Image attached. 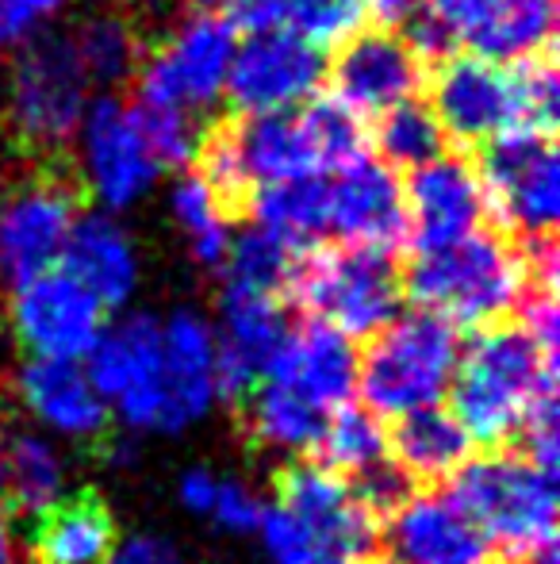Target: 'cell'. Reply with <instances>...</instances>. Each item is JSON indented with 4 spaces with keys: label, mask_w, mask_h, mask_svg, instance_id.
Returning <instances> with one entry per match:
<instances>
[{
    "label": "cell",
    "mask_w": 560,
    "mask_h": 564,
    "mask_svg": "<svg viewBox=\"0 0 560 564\" xmlns=\"http://www.w3.org/2000/svg\"><path fill=\"white\" fill-rule=\"evenodd\" d=\"M200 177L223 208L242 212L254 188L327 177L365 154V123L338 100H307L288 112L216 123L200 134Z\"/></svg>",
    "instance_id": "6da1fadb"
},
{
    "label": "cell",
    "mask_w": 560,
    "mask_h": 564,
    "mask_svg": "<svg viewBox=\"0 0 560 564\" xmlns=\"http://www.w3.org/2000/svg\"><path fill=\"white\" fill-rule=\"evenodd\" d=\"M449 415L484 453L515 449L546 408H557V354L526 330L523 319L480 327L457 354L449 377Z\"/></svg>",
    "instance_id": "7a4b0ae2"
},
{
    "label": "cell",
    "mask_w": 560,
    "mask_h": 564,
    "mask_svg": "<svg viewBox=\"0 0 560 564\" xmlns=\"http://www.w3.org/2000/svg\"><path fill=\"white\" fill-rule=\"evenodd\" d=\"M430 112L441 134L464 147L492 142L507 131L553 134L560 112L553 54L515 66L449 54L430 74Z\"/></svg>",
    "instance_id": "3957f363"
},
{
    "label": "cell",
    "mask_w": 560,
    "mask_h": 564,
    "mask_svg": "<svg viewBox=\"0 0 560 564\" xmlns=\"http://www.w3.org/2000/svg\"><path fill=\"white\" fill-rule=\"evenodd\" d=\"M399 281L419 312L441 315L453 327H487L523 307L530 269L526 253L507 238L495 230H472L449 246L415 253Z\"/></svg>",
    "instance_id": "277c9868"
},
{
    "label": "cell",
    "mask_w": 560,
    "mask_h": 564,
    "mask_svg": "<svg viewBox=\"0 0 560 564\" xmlns=\"http://www.w3.org/2000/svg\"><path fill=\"white\" fill-rule=\"evenodd\" d=\"M449 496L480 522L507 561L557 550V476L541 473L515 449L472 457L449 480Z\"/></svg>",
    "instance_id": "5b68a950"
},
{
    "label": "cell",
    "mask_w": 560,
    "mask_h": 564,
    "mask_svg": "<svg viewBox=\"0 0 560 564\" xmlns=\"http://www.w3.org/2000/svg\"><path fill=\"white\" fill-rule=\"evenodd\" d=\"M288 296L311 323L350 341H369L399 315L404 281L392 265V253L338 242L299 253Z\"/></svg>",
    "instance_id": "8992f818"
},
{
    "label": "cell",
    "mask_w": 560,
    "mask_h": 564,
    "mask_svg": "<svg viewBox=\"0 0 560 564\" xmlns=\"http://www.w3.org/2000/svg\"><path fill=\"white\" fill-rule=\"evenodd\" d=\"M407 43L426 58H469L530 62L553 54L557 39V0H426L411 15Z\"/></svg>",
    "instance_id": "52a82bcc"
},
{
    "label": "cell",
    "mask_w": 560,
    "mask_h": 564,
    "mask_svg": "<svg viewBox=\"0 0 560 564\" xmlns=\"http://www.w3.org/2000/svg\"><path fill=\"white\" fill-rule=\"evenodd\" d=\"M461 338L441 315L407 312L369 338L358 357V388L373 419H396L430 408L446 395L457 369Z\"/></svg>",
    "instance_id": "ba28073f"
},
{
    "label": "cell",
    "mask_w": 560,
    "mask_h": 564,
    "mask_svg": "<svg viewBox=\"0 0 560 564\" xmlns=\"http://www.w3.org/2000/svg\"><path fill=\"white\" fill-rule=\"evenodd\" d=\"M4 82V112L15 142L39 154H58L81 131L92 105V82L74 51L69 31L35 35L12 51Z\"/></svg>",
    "instance_id": "9c48e42d"
},
{
    "label": "cell",
    "mask_w": 560,
    "mask_h": 564,
    "mask_svg": "<svg viewBox=\"0 0 560 564\" xmlns=\"http://www.w3.org/2000/svg\"><path fill=\"white\" fill-rule=\"evenodd\" d=\"M234 23L193 12L139 62V105L196 116L223 100L234 62Z\"/></svg>",
    "instance_id": "30bf717a"
},
{
    "label": "cell",
    "mask_w": 560,
    "mask_h": 564,
    "mask_svg": "<svg viewBox=\"0 0 560 564\" xmlns=\"http://www.w3.org/2000/svg\"><path fill=\"white\" fill-rule=\"evenodd\" d=\"M74 142L81 147L85 185L108 216L135 208L139 200L154 193L157 177H162V162L142 131L135 105L112 97V93L97 97L85 112Z\"/></svg>",
    "instance_id": "8fae6325"
},
{
    "label": "cell",
    "mask_w": 560,
    "mask_h": 564,
    "mask_svg": "<svg viewBox=\"0 0 560 564\" xmlns=\"http://www.w3.org/2000/svg\"><path fill=\"white\" fill-rule=\"evenodd\" d=\"M273 507L288 514L334 564H376V522L345 484L319 473L311 460H281L270 476Z\"/></svg>",
    "instance_id": "7c38bea8"
},
{
    "label": "cell",
    "mask_w": 560,
    "mask_h": 564,
    "mask_svg": "<svg viewBox=\"0 0 560 564\" xmlns=\"http://www.w3.org/2000/svg\"><path fill=\"white\" fill-rule=\"evenodd\" d=\"M480 185L487 208L526 238L553 235L560 216V165L549 131H507L484 142Z\"/></svg>",
    "instance_id": "4fadbf2b"
},
{
    "label": "cell",
    "mask_w": 560,
    "mask_h": 564,
    "mask_svg": "<svg viewBox=\"0 0 560 564\" xmlns=\"http://www.w3.org/2000/svg\"><path fill=\"white\" fill-rule=\"evenodd\" d=\"M77 224V193L66 177L39 173L0 196V289H20L58 269Z\"/></svg>",
    "instance_id": "5bb4252c"
},
{
    "label": "cell",
    "mask_w": 560,
    "mask_h": 564,
    "mask_svg": "<svg viewBox=\"0 0 560 564\" xmlns=\"http://www.w3.org/2000/svg\"><path fill=\"white\" fill-rule=\"evenodd\" d=\"M381 564H518L480 530L449 491H415L388 519L376 522Z\"/></svg>",
    "instance_id": "9a60e30c"
},
{
    "label": "cell",
    "mask_w": 560,
    "mask_h": 564,
    "mask_svg": "<svg viewBox=\"0 0 560 564\" xmlns=\"http://www.w3.org/2000/svg\"><path fill=\"white\" fill-rule=\"evenodd\" d=\"M8 327L31 361H77L105 335L108 312L74 276L51 269L12 289Z\"/></svg>",
    "instance_id": "2e32d148"
},
{
    "label": "cell",
    "mask_w": 560,
    "mask_h": 564,
    "mask_svg": "<svg viewBox=\"0 0 560 564\" xmlns=\"http://www.w3.org/2000/svg\"><path fill=\"white\" fill-rule=\"evenodd\" d=\"M327 77V58L319 46L288 28L250 31L246 43L234 46L227 93L246 116L288 112L315 97Z\"/></svg>",
    "instance_id": "e0dca14e"
},
{
    "label": "cell",
    "mask_w": 560,
    "mask_h": 564,
    "mask_svg": "<svg viewBox=\"0 0 560 564\" xmlns=\"http://www.w3.org/2000/svg\"><path fill=\"white\" fill-rule=\"evenodd\" d=\"M327 235L345 246L392 253L407 238L404 181L381 158H353L327 173Z\"/></svg>",
    "instance_id": "ac0fdd59"
},
{
    "label": "cell",
    "mask_w": 560,
    "mask_h": 564,
    "mask_svg": "<svg viewBox=\"0 0 560 564\" xmlns=\"http://www.w3.org/2000/svg\"><path fill=\"white\" fill-rule=\"evenodd\" d=\"M330 82L338 105L358 116H381L404 100H415L426 82V62L399 31L361 28L342 43L330 66Z\"/></svg>",
    "instance_id": "d6986e66"
},
{
    "label": "cell",
    "mask_w": 560,
    "mask_h": 564,
    "mask_svg": "<svg viewBox=\"0 0 560 564\" xmlns=\"http://www.w3.org/2000/svg\"><path fill=\"white\" fill-rule=\"evenodd\" d=\"M216 335V392L239 403L273 365L284 338L292 335L288 304L281 296L223 289L219 292Z\"/></svg>",
    "instance_id": "ffe728a7"
},
{
    "label": "cell",
    "mask_w": 560,
    "mask_h": 564,
    "mask_svg": "<svg viewBox=\"0 0 560 564\" xmlns=\"http://www.w3.org/2000/svg\"><path fill=\"white\" fill-rule=\"evenodd\" d=\"M407 200V238L415 242V253L438 250L457 238L484 230L487 196L480 185V173L464 158L438 154L433 162L411 170V181L404 185Z\"/></svg>",
    "instance_id": "44dd1931"
},
{
    "label": "cell",
    "mask_w": 560,
    "mask_h": 564,
    "mask_svg": "<svg viewBox=\"0 0 560 564\" xmlns=\"http://www.w3.org/2000/svg\"><path fill=\"white\" fill-rule=\"evenodd\" d=\"M216 395V335L196 312L162 319V369H157L150 431H180L208 411Z\"/></svg>",
    "instance_id": "7402d4cb"
},
{
    "label": "cell",
    "mask_w": 560,
    "mask_h": 564,
    "mask_svg": "<svg viewBox=\"0 0 560 564\" xmlns=\"http://www.w3.org/2000/svg\"><path fill=\"white\" fill-rule=\"evenodd\" d=\"M120 522L97 488H77L39 507L23 527V564H112Z\"/></svg>",
    "instance_id": "603a6c76"
},
{
    "label": "cell",
    "mask_w": 560,
    "mask_h": 564,
    "mask_svg": "<svg viewBox=\"0 0 560 564\" xmlns=\"http://www.w3.org/2000/svg\"><path fill=\"white\" fill-rule=\"evenodd\" d=\"M20 400L46 426L77 438L92 457L105 460L116 446L108 400L92 388L77 361H28L20 369Z\"/></svg>",
    "instance_id": "cb8c5ba5"
},
{
    "label": "cell",
    "mask_w": 560,
    "mask_h": 564,
    "mask_svg": "<svg viewBox=\"0 0 560 564\" xmlns=\"http://www.w3.org/2000/svg\"><path fill=\"white\" fill-rule=\"evenodd\" d=\"M157 369H162V319L157 315H128L105 335L89 354V372L105 400H116L131 426L150 431V403H154Z\"/></svg>",
    "instance_id": "d4e9b609"
},
{
    "label": "cell",
    "mask_w": 560,
    "mask_h": 564,
    "mask_svg": "<svg viewBox=\"0 0 560 564\" xmlns=\"http://www.w3.org/2000/svg\"><path fill=\"white\" fill-rule=\"evenodd\" d=\"M265 380L330 415L334 408L353 400L358 349L350 338L322 327V323H304V327H292V335L284 338L273 365L265 369Z\"/></svg>",
    "instance_id": "484cf974"
},
{
    "label": "cell",
    "mask_w": 560,
    "mask_h": 564,
    "mask_svg": "<svg viewBox=\"0 0 560 564\" xmlns=\"http://www.w3.org/2000/svg\"><path fill=\"white\" fill-rule=\"evenodd\" d=\"M62 273H69L105 312L131 304L139 292L142 261L131 230L108 212L77 216L74 230L66 238V250L58 261Z\"/></svg>",
    "instance_id": "4316f807"
},
{
    "label": "cell",
    "mask_w": 560,
    "mask_h": 564,
    "mask_svg": "<svg viewBox=\"0 0 560 564\" xmlns=\"http://www.w3.org/2000/svg\"><path fill=\"white\" fill-rule=\"evenodd\" d=\"M384 453L415 491H446L449 480L472 460V438L446 408L430 403L384 419Z\"/></svg>",
    "instance_id": "83f0119b"
},
{
    "label": "cell",
    "mask_w": 560,
    "mask_h": 564,
    "mask_svg": "<svg viewBox=\"0 0 560 564\" xmlns=\"http://www.w3.org/2000/svg\"><path fill=\"white\" fill-rule=\"evenodd\" d=\"M62 460L39 434L0 419V519L28 522L58 496Z\"/></svg>",
    "instance_id": "f1b7e54d"
},
{
    "label": "cell",
    "mask_w": 560,
    "mask_h": 564,
    "mask_svg": "<svg viewBox=\"0 0 560 564\" xmlns=\"http://www.w3.org/2000/svg\"><path fill=\"white\" fill-rule=\"evenodd\" d=\"M254 227L281 238L292 253H307L327 235V177H296L254 188L246 200Z\"/></svg>",
    "instance_id": "f546056e"
},
{
    "label": "cell",
    "mask_w": 560,
    "mask_h": 564,
    "mask_svg": "<svg viewBox=\"0 0 560 564\" xmlns=\"http://www.w3.org/2000/svg\"><path fill=\"white\" fill-rule=\"evenodd\" d=\"M299 457L311 460L319 473L334 476L338 484H353L361 473H369L388 457L384 453V423L358 403H342V408L330 411L319 438Z\"/></svg>",
    "instance_id": "4dcf8cb0"
},
{
    "label": "cell",
    "mask_w": 560,
    "mask_h": 564,
    "mask_svg": "<svg viewBox=\"0 0 560 564\" xmlns=\"http://www.w3.org/2000/svg\"><path fill=\"white\" fill-rule=\"evenodd\" d=\"M74 51L81 58L85 74L92 85L105 89H120L139 74L142 62V39L139 28L120 12H92L69 31Z\"/></svg>",
    "instance_id": "1f68e13d"
},
{
    "label": "cell",
    "mask_w": 560,
    "mask_h": 564,
    "mask_svg": "<svg viewBox=\"0 0 560 564\" xmlns=\"http://www.w3.org/2000/svg\"><path fill=\"white\" fill-rule=\"evenodd\" d=\"M169 216L185 238L196 265L223 269L231 250V212L223 208L200 173H185L169 193Z\"/></svg>",
    "instance_id": "d6a6232c"
},
{
    "label": "cell",
    "mask_w": 560,
    "mask_h": 564,
    "mask_svg": "<svg viewBox=\"0 0 560 564\" xmlns=\"http://www.w3.org/2000/svg\"><path fill=\"white\" fill-rule=\"evenodd\" d=\"M299 253H292L281 238H273L262 227H246L239 238H231V250L223 261V289L262 292V296H288L292 269Z\"/></svg>",
    "instance_id": "836d02e7"
},
{
    "label": "cell",
    "mask_w": 560,
    "mask_h": 564,
    "mask_svg": "<svg viewBox=\"0 0 560 564\" xmlns=\"http://www.w3.org/2000/svg\"><path fill=\"white\" fill-rule=\"evenodd\" d=\"M373 139L376 150H381V162L399 165V170H419V165L433 162L446 147L438 119L419 100H404V105L376 116Z\"/></svg>",
    "instance_id": "e575fe53"
},
{
    "label": "cell",
    "mask_w": 560,
    "mask_h": 564,
    "mask_svg": "<svg viewBox=\"0 0 560 564\" xmlns=\"http://www.w3.org/2000/svg\"><path fill=\"white\" fill-rule=\"evenodd\" d=\"M365 23V0H281V28L311 46H342Z\"/></svg>",
    "instance_id": "d590c367"
},
{
    "label": "cell",
    "mask_w": 560,
    "mask_h": 564,
    "mask_svg": "<svg viewBox=\"0 0 560 564\" xmlns=\"http://www.w3.org/2000/svg\"><path fill=\"white\" fill-rule=\"evenodd\" d=\"M142 131H146L150 147H154L162 170H177V165H188L200 150V127H196V116L173 112V108H154V105H135Z\"/></svg>",
    "instance_id": "8d00e7d4"
},
{
    "label": "cell",
    "mask_w": 560,
    "mask_h": 564,
    "mask_svg": "<svg viewBox=\"0 0 560 564\" xmlns=\"http://www.w3.org/2000/svg\"><path fill=\"white\" fill-rule=\"evenodd\" d=\"M69 0H0V51H20L46 23L66 8Z\"/></svg>",
    "instance_id": "74e56055"
},
{
    "label": "cell",
    "mask_w": 560,
    "mask_h": 564,
    "mask_svg": "<svg viewBox=\"0 0 560 564\" xmlns=\"http://www.w3.org/2000/svg\"><path fill=\"white\" fill-rule=\"evenodd\" d=\"M262 522H265V545H270V553L277 564H322L327 561L319 550H315L311 538H307L288 514L277 511V507H273L270 514H262Z\"/></svg>",
    "instance_id": "f35d334b"
},
{
    "label": "cell",
    "mask_w": 560,
    "mask_h": 564,
    "mask_svg": "<svg viewBox=\"0 0 560 564\" xmlns=\"http://www.w3.org/2000/svg\"><path fill=\"white\" fill-rule=\"evenodd\" d=\"M196 12L223 15L227 23H242L250 31L281 28V0H188Z\"/></svg>",
    "instance_id": "ab89813d"
},
{
    "label": "cell",
    "mask_w": 560,
    "mask_h": 564,
    "mask_svg": "<svg viewBox=\"0 0 560 564\" xmlns=\"http://www.w3.org/2000/svg\"><path fill=\"white\" fill-rule=\"evenodd\" d=\"M219 522H227L231 530H254L262 522V507H257L254 496L239 488V484H219L216 488V503Z\"/></svg>",
    "instance_id": "60d3db41"
},
{
    "label": "cell",
    "mask_w": 560,
    "mask_h": 564,
    "mask_svg": "<svg viewBox=\"0 0 560 564\" xmlns=\"http://www.w3.org/2000/svg\"><path fill=\"white\" fill-rule=\"evenodd\" d=\"M112 564H180V557L162 538H135L123 550H116Z\"/></svg>",
    "instance_id": "b9f144b4"
},
{
    "label": "cell",
    "mask_w": 560,
    "mask_h": 564,
    "mask_svg": "<svg viewBox=\"0 0 560 564\" xmlns=\"http://www.w3.org/2000/svg\"><path fill=\"white\" fill-rule=\"evenodd\" d=\"M422 4H426V0H365V8H373L384 23H399V20L407 23Z\"/></svg>",
    "instance_id": "7bdbcfd3"
},
{
    "label": "cell",
    "mask_w": 560,
    "mask_h": 564,
    "mask_svg": "<svg viewBox=\"0 0 560 564\" xmlns=\"http://www.w3.org/2000/svg\"><path fill=\"white\" fill-rule=\"evenodd\" d=\"M216 488H219V484L211 480L208 473H188L185 476V499L193 507H211V503H216Z\"/></svg>",
    "instance_id": "ee69618b"
},
{
    "label": "cell",
    "mask_w": 560,
    "mask_h": 564,
    "mask_svg": "<svg viewBox=\"0 0 560 564\" xmlns=\"http://www.w3.org/2000/svg\"><path fill=\"white\" fill-rule=\"evenodd\" d=\"M0 564H15L12 538H8V522H4V519H0Z\"/></svg>",
    "instance_id": "f6af8a7d"
}]
</instances>
